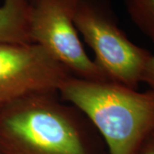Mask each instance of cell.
I'll return each mask as SVG.
<instances>
[{"label":"cell","mask_w":154,"mask_h":154,"mask_svg":"<svg viewBox=\"0 0 154 154\" xmlns=\"http://www.w3.org/2000/svg\"><path fill=\"white\" fill-rule=\"evenodd\" d=\"M88 124L57 93L28 96L0 108V153L93 154Z\"/></svg>","instance_id":"cell-1"},{"label":"cell","mask_w":154,"mask_h":154,"mask_svg":"<svg viewBox=\"0 0 154 154\" xmlns=\"http://www.w3.org/2000/svg\"><path fill=\"white\" fill-rule=\"evenodd\" d=\"M62 100L88 119L110 154H135L154 130V91L140 92L111 81L70 76L58 91Z\"/></svg>","instance_id":"cell-2"},{"label":"cell","mask_w":154,"mask_h":154,"mask_svg":"<svg viewBox=\"0 0 154 154\" xmlns=\"http://www.w3.org/2000/svg\"><path fill=\"white\" fill-rule=\"evenodd\" d=\"M73 18L107 79L138 89L152 54L122 31L110 0H75Z\"/></svg>","instance_id":"cell-3"},{"label":"cell","mask_w":154,"mask_h":154,"mask_svg":"<svg viewBox=\"0 0 154 154\" xmlns=\"http://www.w3.org/2000/svg\"><path fill=\"white\" fill-rule=\"evenodd\" d=\"M75 0H35L30 14V37L73 76L109 81L84 49L74 23Z\"/></svg>","instance_id":"cell-4"},{"label":"cell","mask_w":154,"mask_h":154,"mask_svg":"<svg viewBox=\"0 0 154 154\" xmlns=\"http://www.w3.org/2000/svg\"><path fill=\"white\" fill-rule=\"evenodd\" d=\"M70 76L38 44H0V108L35 94H57Z\"/></svg>","instance_id":"cell-5"},{"label":"cell","mask_w":154,"mask_h":154,"mask_svg":"<svg viewBox=\"0 0 154 154\" xmlns=\"http://www.w3.org/2000/svg\"><path fill=\"white\" fill-rule=\"evenodd\" d=\"M29 0H3L0 5V44L33 43L30 37Z\"/></svg>","instance_id":"cell-6"},{"label":"cell","mask_w":154,"mask_h":154,"mask_svg":"<svg viewBox=\"0 0 154 154\" xmlns=\"http://www.w3.org/2000/svg\"><path fill=\"white\" fill-rule=\"evenodd\" d=\"M133 23L154 44V0H123Z\"/></svg>","instance_id":"cell-7"},{"label":"cell","mask_w":154,"mask_h":154,"mask_svg":"<svg viewBox=\"0 0 154 154\" xmlns=\"http://www.w3.org/2000/svg\"><path fill=\"white\" fill-rule=\"evenodd\" d=\"M142 82L146 83L149 89L154 91V55H151L146 65L142 76Z\"/></svg>","instance_id":"cell-8"},{"label":"cell","mask_w":154,"mask_h":154,"mask_svg":"<svg viewBox=\"0 0 154 154\" xmlns=\"http://www.w3.org/2000/svg\"><path fill=\"white\" fill-rule=\"evenodd\" d=\"M135 154H154V130L144 139Z\"/></svg>","instance_id":"cell-9"},{"label":"cell","mask_w":154,"mask_h":154,"mask_svg":"<svg viewBox=\"0 0 154 154\" xmlns=\"http://www.w3.org/2000/svg\"><path fill=\"white\" fill-rule=\"evenodd\" d=\"M29 1H30V3H31V4H33V3L34 2V1H35V0H29Z\"/></svg>","instance_id":"cell-10"},{"label":"cell","mask_w":154,"mask_h":154,"mask_svg":"<svg viewBox=\"0 0 154 154\" xmlns=\"http://www.w3.org/2000/svg\"><path fill=\"white\" fill-rule=\"evenodd\" d=\"M0 154H1V153H0Z\"/></svg>","instance_id":"cell-11"}]
</instances>
